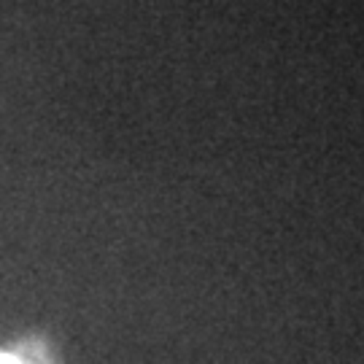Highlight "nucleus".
I'll use <instances>...</instances> for the list:
<instances>
[{
	"label": "nucleus",
	"instance_id": "nucleus-1",
	"mask_svg": "<svg viewBox=\"0 0 364 364\" xmlns=\"http://www.w3.org/2000/svg\"><path fill=\"white\" fill-rule=\"evenodd\" d=\"M0 364H27V359H22V356H9V353H0Z\"/></svg>",
	"mask_w": 364,
	"mask_h": 364
}]
</instances>
